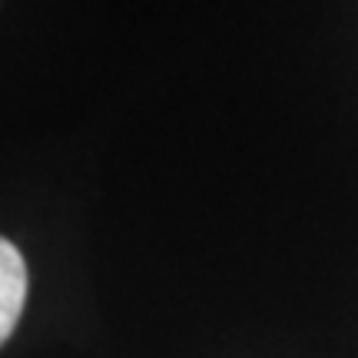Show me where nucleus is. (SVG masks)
<instances>
[{"instance_id": "f257e3e1", "label": "nucleus", "mask_w": 358, "mask_h": 358, "mask_svg": "<svg viewBox=\"0 0 358 358\" xmlns=\"http://www.w3.org/2000/svg\"><path fill=\"white\" fill-rule=\"evenodd\" d=\"M27 306V262L20 249L0 239V345L17 329Z\"/></svg>"}]
</instances>
